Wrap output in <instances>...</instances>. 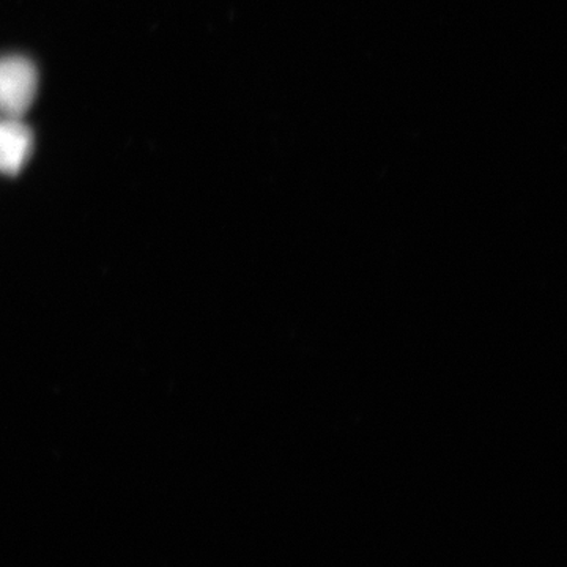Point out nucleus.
I'll return each mask as SVG.
<instances>
[{
	"label": "nucleus",
	"instance_id": "f03ea898",
	"mask_svg": "<svg viewBox=\"0 0 567 567\" xmlns=\"http://www.w3.org/2000/svg\"><path fill=\"white\" fill-rule=\"evenodd\" d=\"M33 136L21 118L0 117V174L17 175L31 158Z\"/></svg>",
	"mask_w": 567,
	"mask_h": 567
},
{
	"label": "nucleus",
	"instance_id": "f257e3e1",
	"mask_svg": "<svg viewBox=\"0 0 567 567\" xmlns=\"http://www.w3.org/2000/svg\"><path fill=\"white\" fill-rule=\"evenodd\" d=\"M39 91V71L28 58H0V117L21 118Z\"/></svg>",
	"mask_w": 567,
	"mask_h": 567
}]
</instances>
